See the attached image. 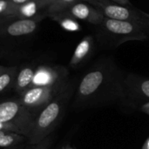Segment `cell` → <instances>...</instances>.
Returning <instances> with one entry per match:
<instances>
[{"label":"cell","mask_w":149,"mask_h":149,"mask_svg":"<svg viewBox=\"0 0 149 149\" xmlns=\"http://www.w3.org/2000/svg\"><path fill=\"white\" fill-rule=\"evenodd\" d=\"M51 17L54 21H56L62 29H64L66 31L76 32V31H79L82 30V27L80 24L78 22V20L66 13H64V12L58 13V14L51 16Z\"/></svg>","instance_id":"obj_13"},{"label":"cell","mask_w":149,"mask_h":149,"mask_svg":"<svg viewBox=\"0 0 149 149\" xmlns=\"http://www.w3.org/2000/svg\"><path fill=\"white\" fill-rule=\"evenodd\" d=\"M45 15H36L30 18L16 17L0 27V37H22L34 32Z\"/></svg>","instance_id":"obj_7"},{"label":"cell","mask_w":149,"mask_h":149,"mask_svg":"<svg viewBox=\"0 0 149 149\" xmlns=\"http://www.w3.org/2000/svg\"><path fill=\"white\" fill-rule=\"evenodd\" d=\"M111 1H113L115 3H120V4H124V5H130L129 0H111Z\"/></svg>","instance_id":"obj_23"},{"label":"cell","mask_w":149,"mask_h":149,"mask_svg":"<svg viewBox=\"0 0 149 149\" xmlns=\"http://www.w3.org/2000/svg\"><path fill=\"white\" fill-rule=\"evenodd\" d=\"M24 141H26L24 135L5 130H0V148L9 149L20 146Z\"/></svg>","instance_id":"obj_12"},{"label":"cell","mask_w":149,"mask_h":149,"mask_svg":"<svg viewBox=\"0 0 149 149\" xmlns=\"http://www.w3.org/2000/svg\"><path fill=\"white\" fill-rule=\"evenodd\" d=\"M38 3L36 0H31L24 4L19 5L18 8V17L30 18L36 16L37 11L39 10Z\"/></svg>","instance_id":"obj_16"},{"label":"cell","mask_w":149,"mask_h":149,"mask_svg":"<svg viewBox=\"0 0 149 149\" xmlns=\"http://www.w3.org/2000/svg\"><path fill=\"white\" fill-rule=\"evenodd\" d=\"M64 13L70 15L77 20H83L94 25H100L105 18L98 9L82 1H79L72 5L68 10L64 11Z\"/></svg>","instance_id":"obj_9"},{"label":"cell","mask_w":149,"mask_h":149,"mask_svg":"<svg viewBox=\"0 0 149 149\" xmlns=\"http://www.w3.org/2000/svg\"><path fill=\"white\" fill-rule=\"evenodd\" d=\"M7 66H3V65H0V75L3 73V72H4L6 70H7Z\"/></svg>","instance_id":"obj_26"},{"label":"cell","mask_w":149,"mask_h":149,"mask_svg":"<svg viewBox=\"0 0 149 149\" xmlns=\"http://www.w3.org/2000/svg\"><path fill=\"white\" fill-rule=\"evenodd\" d=\"M123 100L149 102V79L141 78L134 74H129L125 77Z\"/></svg>","instance_id":"obj_8"},{"label":"cell","mask_w":149,"mask_h":149,"mask_svg":"<svg viewBox=\"0 0 149 149\" xmlns=\"http://www.w3.org/2000/svg\"><path fill=\"white\" fill-rule=\"evenodd\" d=\"M15 18L16 17H2V16H0V27L2 25H3L4 24L8 23V22L11 21Z\"/></svg>","instance_id":"obj_20"},{"label":"cell","mask_w":149,"mask_h":149,"mask_svg":"<svg viewBox=\"0 0 149 149\" xmlns=\"http://www.w3.org/2000/svg\"><path fill=\"white\" fill-rule=\"evenodd\" d=\"M17 72V66H10L0 75V93L14 85Z\"/></svg>","instance_id":"obj_14"},{"label":"cell","mask_w":149,"mask_h":149,"mask_svg":"<svg viewBox=\"0 0 149 149\" xmlns=\"http://www.w3.org/2000/svg\"><path fill=\"white\" fill-rule=\"evenodd\" d=\"M79 1L80 0H54L53 3L46 8V13L50 17L62 13Z\"/></svg>","instance_id":"obj_15"},{"label":"cell","mask_w":149,"mask_h":149,"mask_svg":"<svg viewBox=\"0 0 149 149\" xmlns=\"http://www.w3.org/2000/svg\"><path fill=\"white\" fill-rule=\"evenodd\" d=\"M141 149H149V137L146 140V141H145V143L143 144Z\"/></svg>","instance_id":"obj_24"},{"label":"cell","mask_w":149,"mask_h":149,"mask_svg":"<svg viewBox=\"0 0 149 149\" xmlns=\"http://www.w3.org/2000/svg\"><path fill=\"white\" fill-rule=\"evenodd\" d=\"M18 8L10 0H0V16L2 17H18Z\"/></svg>","instance_id":"obj_17"},{"label":"cell","mask_w":149,"mask_h":149,"mask_svg":"<svg viewBox=\"0 0 149 149\" xmlns=\"http://www.w3.org/2000/svg\"><path fill=\"white\" fill-rule=\"evenodd\" d=\"M88 3L94 6L105 17L109 19L146 22L142 11L128 5L120 4L111 0H90Z\"/></svg>","instance_id":"obj_5"},{"label":"cell","mask_w":149,"mask_h":149,"mask_svg":"<svg viewBox=\"0 0 149 149\" xmlns=\"http://www.w3.org/2000/svg\"><path fill=\"white\" fill-rule=\"evenodd\" d=\"M124 79L122 72L112 59L99 60L80 79L72 107L81 110L123 100Z\"/></svg>","instance_id":"obj_1"},{"label":"cell","mask_w":149,"mask_h":149,"mask_svg":"<svg viewBox=\"0 0 149 149\" xmlns=\"http://www.w3.org/2000/svg\"><path fill=\"white\" fill-rule=\"evenodd\" d=\"M67 83V82H66ZM65 83V84H66ZM34 86L21 95L20 102L32 113L37 115L65 86Z\"/></svg>","instance_id":"obj_4"},{"label":"cell","mask_w":149,"mask_h":149,"mask_svg":"<svg viewBox=\"0 0 149 149\" xmlns=\"http://www.w3.org/2000/svg\"><path fill=\"white\" fill-rule=\"evenodd\" d=\"M9 149H23V147H22V146H17V147H15V148H12Z\"/></svg>","instance_id":"obj_28"},{"label":"cell","mask_w":149,"mask_h":149,"mask_svg":"<svg viewBox=\"0 0 149 149\" xmlns=\"http://www.w3.org/2000/svg\"><path fill=\"white\" fill-rule=\"evenodd\" d=\"M141 110L143 113H145L146 114L149 115V102H147V103L143 104V105L141 107Z\"/></svg>","instance_id":"obj_21"},{"label":"cell","mask_w":149,"mask_h":149,"mask_svg":"<svg viewBox=\"0 0 149 149\" xmlns=\"http://www.w3.org/2000/svg\"><path fill=\"white\" fill-rule=\"evenodd\" d=\"M68 81V71L60 65H38L31 86H62Z\"/></svg>","instance_id":"obj_6"},{"label":"cell","mask_w":149,"mask_h":149,"mask_svg":"<svg viewBox=\"0 0 149 149\" xmlns=\"http://www.w3.org/2000/svg\"><path fill=\"white\" fill-rule=\"evenodd\" d=\"M104 32L108 34L116 42L118 46L130 40H143L148 38L146 31L148 26L146 22L114 20L105 17L103 22L98 25Z\"/></svg>","instance_id":"obj_3"},{"label":"cell","mask_w":149,"mask_h":149,"mask_svg":"<svg viewBox=\"0 0 149 149\" xmlns=\"http://www.w3.org/2000/svg\"><path fill=\"white\" fill-rule=\"evenodd\" d=\"M52 143V136L50 135L47 138H45L44 141H42L40 143L34 146H30L26 149H49Z\"/></svg>","instance_id":"obj_18"},{"label":"cell","mask_w":149,"mask_h":149,"mask_svg":"<svg viewBox=\"0 0 149 149\" xmlns=\"http://www.w3.org/2000/svg\"><path fill=\"white\" fill-rule=\"evenodd\" d=\"M80 1H84V2H86V3H88L90 0H80Z\"/></svg>","instance_id":"obj_29"},{"label":"cell","mask_w":149,"mask_h":149,"mask_svg":"<svg viewBox=\"0 0 149 149\" xmlns=\"http://www.w3.org/2000/svg\"><path fill=\"white\" fill-rule=\"evenodd\" d=\"M77 86L74 81L68 80L53 100L38 112L35 116L30 133L26 136V142L29 146L37 145L51 135L64 117Z\"/></svg>","instance_id":"obj_2"},{"label":"cell","mask_w":149,"mask_h":149,"mask_svg":"<svg viewBox=\"0 0 149 149\" xmlns=\"http://www.w3.org/2000/svg\"><path fill=\"white\" fill-rule=\"evenodd\" d=\"M62 149H75L74 148H72V147H71L70 145H66V146H65L64 148Z\"/></svg>","instance_id":"obj_27"},{"label":"cell","mask_w":149,"mask_h":149,"mask_svg":"<svg viewBox=\"0 0 149 149\" xmlns=\"http://www.w3.org/2000/svg\"><path fill=\"white\" fill-rule=\"evenodd\" d=\"M37 3H38V6L40 9H43V8H47L48 6H50L54 0H36Z\"/></svg>","instance_id":"obj_19"},{"label":"cell","mask_w":149,"mask_h":149,"mask_svg":"<svg viewBox=\"0 0 149 149\" xmlns=\"http://www.w3.org/2000/svg\"><path fill=\"white\" fill-rule=\"evenodd\" d=\"M95 46L94 38L91 35L86 36L78 44L70 60V66L72 68L79 67L85 64L92 56Z\"/></svg>","instance_id":"obj_10"},{"label":"cell","mask_w":149,"mask_h":149,"mask_svg":"<svg viewBox=\"0 0 149 149\" xmlns=\"http://www.w3.org/2000/svg\"><path fill=\"white\" fill-rule=\"evenodd\" d=\"M10 2H12L13 3L17 4V5H21V4H24L31 0H10Z\"/></svg>","instance_id":"obj_22"},{"label":"cell","mask_w":149,"mask_h":149,"mask_svg":"<svg viewBox=\"0 0 149 149\" xmlns=\"http://www.w3.org/2000/svg\"><path fill=\"white\" fill-rule=\"evenodd\" d=\"M36 66L34 65H26L21 68L17 74L15 82H14V90L19 93L22 94L26 90L31 87L35 72H36Z\"/></svg>","instance_id":"obj_11"},{"label":"cell","mask_w":149,"mask_h":149,"mask_svg":"<svg viewBox=\"0 0 149 149\" xmlns=\"http://www.w3.org/2000/svg\"><path fill=\"white\" fill-rule=\"evenodd\" d=\"M58 149H60V148H58Z\"/></svg>","instance_id":"obj_30"},{"label":"cell","mask_w":149,"mask_h":149,"mask_svg":"<svg viewBox=\"0 0 149 149\" xmlns=\"http://www.w3.org/2000/svg\"><path fill=\"white\" fill-rule=\"evenodd\" d=\"M142 13H143V16L146 18V21H147V24H148V26L149 29V14L148 13H146V12H143V11H142Z\"/></svg>","instance_id":"obj_25"}]
</instances>
